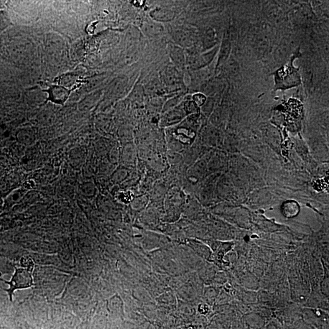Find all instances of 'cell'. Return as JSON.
<instances>
[{
  "instance_id": "1",
  "label": "cell",
  "mask_w": 329,
  "mask_h": 329,
  "mask_svg": "<svg viewBox=\"0 0 329 329\" xmlns=\"http://www.w3.org/2000/svg\"><path fill=\"white\" fill-rule=\"evenodd\" d=\"M299 56V49L291 58L289 63L282 66L275 71L272 75L274 76V91L286 90L299 86L301 84V76L299 69L296 68L293 64L296 58Z\"/></svg>"
},
{
  "instance_id": "2",
  "label": "cell",
  "mask_w": 329,
  "mask_h": 329,
  "mask_svg": "<svg viewBox=\"0 0 329 329\" xmlns=\"http://www.w3.org/2000/svg\"><path fill=\"white\" fill-rule=\"evenodd\" d=\"M34 269V264L30 261L24 268L15 267V272L12 275L10 281H6L4 279H0L5 284L9 285L8 289L1 288V290L6 291L9 295L11 302L13 301V296L15 291L18 290L26 289L34 285L32 275V270Z\"/></svg>"
},
{
  "instance_id": "3",
  "label": "cell",
  "mask_w": 329,
  "mask_h": 329,
  "mask_svg": "<svg viewBox=\"0 0 329 329\" xmlns=\"http://www.w3.org/2000/svg\"><path fill=\"white\" fill-rule=\"evenodd\" d=\"M168 54L173 65L179 70H182L186 67V55L183 48L173 43L168 46Z\"/></svg>"
},
{
  "instance_id": "4",
  "label": "cell",
  "mask_w": 329,
  "mask_h": 329,
  "mask_svg": "<svg viewBox=\"0 0 329 329\" xmlns=\"http://www.w3.org/2000/svg\"><path fill=\"white\" fill-rule=\"evenodd\" d=\"M162 79L165 85L171 88H178L182 84V78L180 71L174 65L170 66L165 69L162 74Z\"/></svg>"
},
{
  "instance_id": "5",
  "label": "cell",
  "mask_w": 329,
  "mask_h": 329,
  "mask_svg": "<svg viewBox=\"0 0 329 329\" xmlns=\"http://www.w3.org/2000/svg\"><path fill=\"white\" fill-rule=\"evenodd\" d=\"M186 114L183 111L182 101L177 106L165 112L163 122L164 125L172 126L180 123L185 118Z\"/></svg>"
},
{
  "instance_id": "6",
  "label": "cell",
  "mask_w": 329,
  "mask_h": 329,
  "mask_svg": "<svg viewBox=\"0 0 329 329\" xmlns=\"http://www.w3.org/2000/svg\"><path fill=\"white\" fill-rule=\"evenodd\" d=\"M150 16L152 20L160 24L172 21L175 19V13L172 9L166 7H157L150 12Z\"/></svg>"
},
{
  "instance_id": "7",
  "label": "cell",
  "mask_w": 329,
  "mask_h": 329,
  "mask_svg": "<svg viewBox=\"0 0 329 329\" xmlns=\"http://www.w3.org/2000/svg\"><path fill=\"white\" fill-rule=\"evenodd\" d=\"M282 215L287 218L296 217L300 212L299 203L294 200H287L281 206Z\"/></svg>"
},
{
  "instance_id": "8",
  "label": "cell",
  "mask_w": 329,
  "mask_h": 329,
  "mask_svg": "<svg viewBox=\"0 0 329 329\" xmlns=\"http://www.w3.org/2000/svg\"><path fill=\"white\" fill-rule=\"evenodd\" d=\"M29 192L25 188L21 187L12 191L4 199L5 206L12 207L19 203Z\"/></svg>"
},
{
  "instance_id": "9",
  "label": "cell",
  "mask_w": 329,
  "mask_h": 329,
  "mask_svg": "<svg viewBox=\"0 0 329 329\" xmlns=\"http://www.w3.org/2000/svg\"><path fill=\"white\" fill-rule=\"evenodd\" d=\"M49 90L51 101L60 104H63L67 101L69 95L68 91L62 87H51Z\"/></svg>"
},
{
  "instance_id": "10",
  "label": "cell",
  "mask_w": 329,
  "mask_h": 329,
  "mask_svg": "<svg viewBox=\"0 0 329 329\" xmlns=\"http://www.w3.org/2000/svg\"><path fill=\"white\" fill-rule=\"evenodd\" d=\"M142 28L145 34L150 37L156 36L164 31V28L161 24L154 20L144 23Z\"/></svg>"
},
{
  "instance_id": "11",
  "label": "cell",
  "mask_w": 329,
  "mask_h": 329,
  "mask_svg": "<svg viewBox=\"0 0 329 329\" xmlns=\"http://www.w3.org/2000/svg\"><path fill=\"white\" fill-rule=\"evenodd\" d=\"M231 50V44L228 40H224L219 50V58L218 60L217 67L223 64L228 60L230 55Z\"/></svg>"
},
{
  "instance_id": "12",
  "label": "cell",
  "mask_w": 329,
  "mask_h": 329,
  "mask_svg": "<svg viewBox=\"0 0 329 329\" xmlns=\"http://www.w3.org/2000/svg\"><path fill=\"white\" fill-rule=\"evenodd\" d=\"M182 106L183 111H184L186 116H191V115L198 114L200 112V109L196 104L194 103L192 99H187V100L182 101Z\"/></svg>"
},
{
  "instance_id": "13",
  "label": "cell",
  "mask_w": 329,
  "mask_h": 329,
  "mask_svg": "<svg viewBox=\"0 0 329 329\" xmlns=\"http://www.w3.org/2000/svg\"><path fill=\"white\" fill-rule=\"evenodd\" d=\"M18 140L23 144L31 145L35 141L34 135L31 132L23 131L18 136Z\"/></svg>"
},
{
  "instance_id": "14",
  "label": "cell",
  "mask_w": 329,
  "mask_h": 329,
  "mask_svg": "<svg viewBox=\"0 0 329 329\" xmlns=\"http://www.w3.org/2000/svg\"><path fill=\"white\" fill-rule=\"evenodd\" d=\"M192 99L194 103H195L199 108H201V107H203L205 105L208 98H207V96L205 93L198 92L193 94L192 97Z\"/></svg>"
},
{
  "instance_id": "15",
  "label": "cell",
  "mask_w": 329,
  "mask_h": 329,
  "mask_svg": "<svg viewBox=\"0 0 329 329\" xmlns=\"http://www.w3.org/2000/svg\"><path fill=\"white\" fill-rule=\"evenodd\" d=\"M119 199L123 202H128L132 200V194L131 192H121L119 195Z\"/></svg>"
},
{
  "instance_id": "16",
  "label": "cell",
  "mask_w": 329,
  "mask_h": 329,
  "mask_svg": "<svg viewBox=\"0 0 329 329\" xmlns=\"http://www.w3.org/2000/svg\"><path fill=\"white\" fill-rule=\"evenodd\" d=\"M35 186H36V184H35L34 180L29 179L25 181L22 187L27 190L28 192H30V191L34 189Z\"/></svg>"
},
{
  "instance_id": "17",
  "label": "cell",
  "mask_w": 329,
  "mask_h": 329,
  "mask_svg": "<svg viewBox=\"0 0 329 329\" xmlns=\"http://www.w3.org/2000/svg\"><path fill=\"white\" fill-rule=\"evenodd\" d=\"M4 207V199L0 196V211H1Z\"/></svg>"
}]
</instances>
